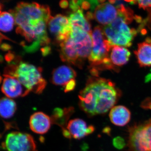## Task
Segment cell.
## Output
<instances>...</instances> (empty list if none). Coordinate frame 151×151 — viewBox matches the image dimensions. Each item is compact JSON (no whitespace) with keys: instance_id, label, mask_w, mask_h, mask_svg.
Listing matches in <instances>:
<instances>
[{"instance_id":"obj_21","label":"cell","mask_w":151,"mask_h":151,"mask_svg":"<svg viewBox=\"0 0 151 151\" xmlns=\"http://www.w3.org/2000/svg\"><path fill=\"white\" fill-rule=\"evenodd\" d=\"M14 18L10 12H1L0 15V29L3 32H9L13 29Z\"/></svg>"},{"instance_id":"obj_20","label":"cell","mask_w":151,"mask_h":151,"mask_svg":"<svg viewBox=\"0 0 151 151\" xmlns=\"http://www.w3.org/2000/svg\"><path fill=\"white\" fill-rule=\"evenodd\" d=\"M17 109L16 103L13 100L8 97H3L1 99L0 113L3 119H10L14 115Z\"/></svg>"},{"instance_id":"obj_5","label":"cell","mask_w":151,"mask_h":151,"mask_svg":"<svg viewBox=\"0 0 151 151\" xmlns=\"http://www.w3.org/2000/svg\"><path fill=\"white\" fill-rule=\"evenodd\" d=\"M5 75L17 78L29 92L40 94L46 87L47 82L40 68L22 61L10 62L4 70Z\"/></svg>"},{"instance_id":"obj_6","label":"cell","mask_w":151,"mask_h":151,"mask_svg":"<svg viewBox=\"0 0 151 151\" xmlns=\"http://www.w3.org/2000/svg\"><path fill=\"white\" fill-rule=\"evenodd\" d=\"M92 47L89 59L91 66H103L107 68H113L110 58L112 46L106 37L103 27L98 26L94 28L92 34Z\"/></svg>"},{"instance_id":"obj_7","label":"cell","mask_w":151,"mask_h":151,"mask_svg":"<svg viewBox=\"0 0 151 151\" xmlns=\"http://www.w3.org/2000/svg\"><path fill=\"white\" fill-rule=\"evenodd\" d=\"M128 147L131 151H151V118L129 128Z\"/></svg>"},{"instance_id":"obj_25","label":"cell","mask_w":151,"mask_h":151,"mask_svg":"<svg viewBox=\"0 0 151 151\" xmlns=\"http://www.w3.org/2000/svg\"><path fill=\"white\" fill-rule=\"evenodd\" d=\"M68 2L67 1H61L60 3V7H61L63 8H65L67 7L68 6Z\"/></svg>"},{"instance_id":"obj_15","label":"cell","mask_w":151,"mask_h":151,"mask_svg":"<svg viewBox=\"0 0 151 151\" xmlns=\"http://www.w3.org/2000/svg\"><path fill=\"white\" fill-rule=\"evenodd\" d=\"M109 118L112 124L118 127H124L130 122L131 113L126 106H114L109 113Z\"/></svg>"},{"instance_id":"obj_19","label":"cell","mask_w":151,"mask_h":151,"mask_svg":"<svg viewBox=\"0 0 151 151\" xmlns=\"http://www.w3.org/2000/svg\"><path fill=\"white\" fill-rule=\"evenodd\" d=\"M68 18L72 27L79 28L92 35L91 25L86 17L84 16L81 9L73 12Z\"/></svg>"},{"instance_id":"obj_24","label":"cell","mask_w":151,"mask_h":151,"mask_svg":"<svg viewBox=\"0 0 151 151\" xmlns=\"http://www.w3.org/2000/svg\"><path fill=\"white\" fill-rule=\"evenodd\" d=\"M76 86V81L75 80L71 81L70 83L67 84L64 87V91L65 92H70V91H72L74 89Z\"/></svg>"},{"instance_id":"obj_8","label":"cell","mask_w":151,"mask_h":151,"mask_svg":"<svg viewBox=\"0 0 151 151\" xmlns=\"http://www.w3.org/2000/svg\"><path fill=\"white\" fill-rule=\"evenodd\" d=\"M2 145L7 151H37L36 145L32 136L20 132L9 133Z\"/></svg>"},{"instance_id":"obj_2","label":"cell","mask_w":151,"mask_h":151,"mask_svg":"<svg viewBox=\"0 0 151 151\" xmlns=\"http://www.w3.org/2000/svg\"><path fill=\"white\" fill-rule=\"evenodd\" d=\"M121 95L120 90L111 80L90 77L78 94V105L89 117L104 115L118 103Z\"/></svg>"},{"instance_id":"obj_10","label":"cell","mask_w":151,"mask_h":151,"mask_svg":"<svg viewBox=\"0 0 151 151\" xmlns=\"http://www.w3.org/2000/svg\"><path fill=\"white\" fill-rule=\"evenodd\" d=\"M95 128L92 125L88 126L86 122L81 119H75L68 123L63 134L65 137L81 139L94 132Z\"/></svg>"},{"instance_id":"obj_13","label":"cell","mask_w":151,"mask_h":151,"mask_svg":"<svg viewBox=\"0 0 151 151\" xmlns=\"http://www.w3.org/2000/svg\"><path fill=\"white\" fill-rule=\"evenodd\" d=\"M52 124L51 118L43 112H36L30 118V129L38 134H44L47 133Z\"/></svg>"},{"instance_id":"obj_11","label":"cell","mask_w":151,"mask_h":151,"mask_svg":"<svg viewBox=\"0 0 151 151\" xmlns=\"http://www.w3.org/2000/svg\"><path fill=\"white\" fill-rule=\"evenodd\" d=\"M1 86L3 93L9 98H16L23 97L27 95L29 91L13 76L4 74Z\"/></svg>"},{"instance_id":"obj_22","label":"cell","mask_w":151,"mask_h":151,"mask_svg":"<svg viewBox=\"0 0 151 151\" xmlns=\"http://www.w3.org/2000/svg\"><path fill=\"white\" fill-rule=\"evenodd\" d=\"M113 145L118 150H122L126 145L125 140L121 137H117L113 140Z\"/></svg>"},{"instance_id":"obj_4","label":"cell","mask_w":151,"mask_h":151,"mask_svg":"<svg viewBox=\"0 0 151 151\" xmlns=\"http://www.w3.org/2000/svg\"><path fill=\"white\" fill-rule=\"evenodd\" d=\"M117 18L110 24L103 27L104 34L112 46L129 47L137 32L131 28L128 24L133 18V14L129 9L118 10Z\"/></svg>"},{"instance_id":"obj_1","label":"cell","mask_w":151,"mask_h":151,"mask_svg":"<svg viewBox=\"0 0 151 151\" xmlns=\"http://www.w3.org/2000/svg\"><path fill=\"white\" fill-rule=\"evenodd\" d=\"M10 12L14 18L17 33L27 42L24 46L27 52H34L50 43L47 27L52 16L48 6L20 2Z\"/></svg>"},{"instance_id":"obj_16","label":"cell","mask_w":151,"mask_h":151,"mask_svg":"<svg viewBox=\"0 0 151 151\" xmlns=\"http://www.w3.org/2000/svg\"><path fill=\"white\" fill-rule=\"evenodd\" d=\"M134 52L141 67L151 66V38H147L145 41L139 43Z\"/></svg>"},{"instance_id":"obj_23","label":"cell","mask_w":151,"mask_h":151,"mask_svg":"<svg viewBox=\"0 0 151 151\" xmlns=\"http://www.w3.org/2000/svg\"><path fill=\"white\" fill-rule=\"evenodd\" d=\"M141 107L145 110L151 111V97H147L142 102Z\"/></svg>"},{"instance_id":"obj_9","label":"cell","mask_w":151,"mask_h":151,"mask_svg":"<svg viewBox=\"0 0 151 151\" xmlns=\"http://www.w3.org/2000/svg\"><path fill=\"white\" fill-rule=\"evenodd\" d=\"M48 27L51 34L60 44L67 39L72 30L68 17L60 14L51 17Z\"/></svg>"},{"instance_id":"obj_14","label":"cell","mask_w":151,"mask_h":151,"mask_svg":"<svg viewBox=\"0 0 151 151\" xmlns=\"http://www.w3.org/2000/svg\"><path fill=\"white\" fill-rule=\"evenodd\" d=\"M76 75L72 68L68 65H62L53 70L51 81L55 85L64 87L71 81L75 80Z\"/></svg>"},{"instance_id":"obj_12","label":"cell","mask_w":151,"mask_h":151,"mask_svg":"<svg viewBox=\"0 0 151 151\" xmlns=\"http://www.w3.org/2000/svg\"><path fill=\"white\" fill-rule=\"evenodd\" d=\"M118 9L113 4L104 2L96 8L93 17L98 23L105 26L114 21L118 17Z\"/></svg>"},{"instance_id":"obj_17","label":"cell","mask_w":151,"mask_h":151,"mask_svg":"<svg viewBox=\"0 0 151 151\" xmlns=\"http://www.w3.org/2000/svg\"><path fill=\"white\" fill-rule=\"evenodd\" d=\"M130 56L131 52L124 47L114 45L111 48L110 58L114 65L122 66L127 64Z\"/></svg>"},{"instance_id":"obj_18","label":"cell","mask_w":151,"mask_h":151,"mask_svg":"<svg viewBox=\"0 0 151 151\" xmlns=\"http://www.w3.org/2000/svg\"><path fill=\"white\" fill-rule=\"evenodd\" d=\"M74 108L73 107H68L63 109L55 108L51 117L52 123L61 127L62 131L65 129L68 123V121L74 113Z\"/></svg>"},{"instance_id":"obj_3","label":"cell","mask_w":151,"mask_h":151,"mask_svg":"<svg viewBox=\"0 0 151 151\" xmlns=\"http://www.w3.org/2000/svg\"><path fill=\"white\" fill-rule=\"evenodd\" d=\"M60 45V58L63 61L81 66L91 54L92 35L79 28L72 27L70 35Z\"/></svg>"}]
</instances>
